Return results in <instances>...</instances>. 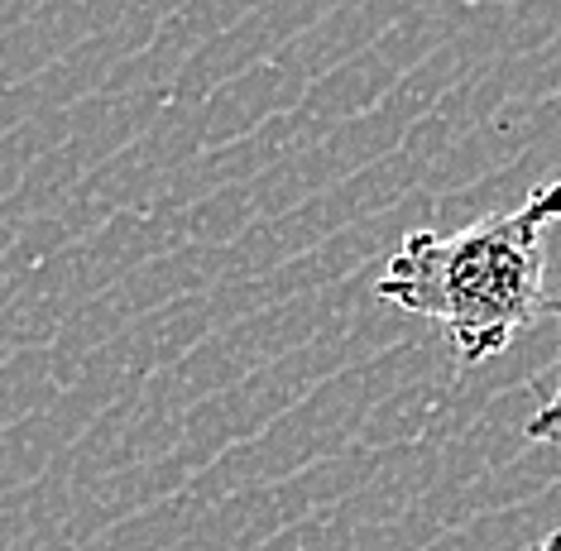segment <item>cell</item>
I'll return each instance as SVG.
<instances>
[{"label":"cell","mask_w":561,"mask_h":551,"mask_svg":"<svg viewBox=\"0 0 561 551\" xmlns=\"http://www.w3.org/2000/svg\"><path fill=\"white\" fill-rule=\"evenodd\" d=\"M557 317H561V298H557ZM528 437H533V441H557V446H561V375H557L552 399H547L538 413L528 417Z\"/></svg>","instance_id":"7a4b0ae2"},{"label":"cell","mask_w":561,"mask_h":551,"mask_svg":"<svg viewBox=\"0 0 561 551\" xmlns=\"http://www.w3.org/2000/svg\"><path fill=\"white\" fill-rule=\"evenodd\" d=\"M528 551H561V532H552V537H542L538 547H528Z\"/></svg>","instance_id":"3957f363"},{"label":"cell","mask_w":561,"mask_h":551,"mask_svg":"<svg viewBox=\"0 0 561 551\" xmlns=\"http://www.w3.org/2000/svg\"><path fill=\"white\" fill-rule=\"evenodd\" d=\"M561 221V177L542 183L523 207L437 236L413 230L379 278V298L437 322L461 365H484L533 331L557 298L547 292L542 236Z\"/></svg>","instance_id":"6da1fadb"}]
</instances>
